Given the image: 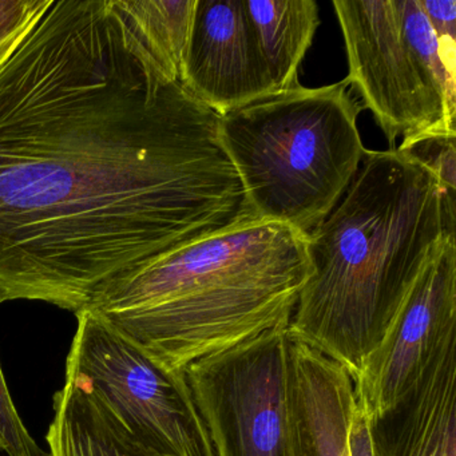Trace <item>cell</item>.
I'll return each mask as SVG.
<instances>
[{
  "mask_svg": "<svg viewBox=\"0 0 456 456\" xmlns=\"http://www.w3.org/2000/svg\"><path fill=\"white\" fill-rule=\"evenodd\" d=\"M248 218L220 116L159 73L109 0H54L0 69V289L78 314Z\"/></svg>",
  "mask_w": 456,
  "mask_h": 456,
  "instance_id": "obj_1",
  "label": "cell"
},
{
  "mask_svg": "<svg viewBox=\"0 0 456 456\" xmlns=\"http://www.w3.org/2000/svg\"><path fill=\"white\" fill-rule=\"evenodd\" d=\"M447 234H455V197L435 173L411 151H368L308 236L312 274L288 332L354 379Z\"/></svg>",
  "mask_w": 456,
  "mask_h": 456,
  "instance_id": "obj_2",
  "label": "cell"
},
{
  "mask_svg": "<svg viewBox=\"0 0 456 456\" xmlns=\"http://www.w3.org/2000/svg\"><path fill=\"white\" fill-rule=\"evenodd\" d=\"M312 274L308 236L248 218L106 285L84 309L162 367L191 362L289 327Z\"/></svg>",
  "mask_w": 456,
  "mask_h": 456,
  "instance_id": "obj_3",
  "label": "cell"
},
{
  "mask_svg": "<svg viewBox=\"0 0 456 456\" xmlns=\"http://www.w3.org/2000/svg\"><path fill=\"white\" fill-rule=\"evenodd\" d=\"M348 87L298 84L220 116L250 217L309 236L335 209L368 153Z\"/></svg>",
  "mask_w": 456,
  "mask_h": 456,
  "instance_id": "obj_4",
  "label": "cell"
},
{
  "mask_svg": "<svg viewBox=\"0 0 456 456\" xmlns=\"http://www.w3.org/2000/svg\"><path fill=\"white\" fill-rule=\"evenodd\" d=\"M344 81L372 111L389 149L456 138V45L437 38L419 0H335Z\"/></svg>",
  "mask_w": 456,
  "mask_h": 456,
  "instance_id": "obj_5",
  "label": "cell"
},
{
  "mask_svg": "<svg viewBox=\"0 0 456 456\" xmlns=\"http://www.w3.org/2000/svg\"><path fill=\"white\" fill-rule=\"evenodd\" d=\"M66 381L162 456H215L185 372L167 370L140 346L82 309Z\"/></svg>",
  "mask_w": 456,
  "mask_h": 456,
  "instance_id": "obj_6",
  "label": "cell"
},
{
  "mask_svg": "<svg viewBox=\"0 0 456 456\" xmlns=\"http://www.w3.org/2000/svg\"><path fill=\"white\" fill-rule=\"evenodd\" d=\"M288 327L185 370L215 456H295L288 407Z\"/></svg>",
  "mask_w": 456,
  "mask_h": 456,
  "instance_id": "obj_7",
  "label": "cell"
},
{
  "mask_svg": "<svg viewBox=\"0 0 456 456\" xmlns=\"http://www.w3.org/2000/svg\"><path fill=\"white\" fill-rule=\"evenodd\" d=\"M453 338L456 241L455 234H447L413 282L383 340L352 379L365 418L394 407Z\"/></svg>",
  "mask_w": 456,
  "mask_h": 456,
  "instance_id": "obj_8",
  "label": "cell"
},
{
  "mask_svg": "<svg viewBox=\"0 0 456 456\" xmlns=\"http://www.w3.org/2000/svg\"><path fill=\"white\" fill-rule=\"evenodd\" d=\"M180 82L218 116L277 93L245 0H197Z\"/></svg>",
  "mask_w": 456,
  "mask_h": 456,
  "instance_id": "obj_9",
  "label": "cell"
},
{
  "mask_svg": "<svg viewBox=\"0 0 456 456\" xmlns=\"http://www.w3.org/2000/svg\"><path fill=\"white\" fill-rule=\"evenodd\" d=\"M288 407L295 456H351L354 381L333 360L288 332Z\"/></svg>",
  "mask_w": 456,
  "mask_h": 456,
  "instance_id": "obj_10",
  "label": "cell"
},
{
  "mask_svg": "<svg viewBox=\"0 0 456 456\" xmlns=\"http://www.w3.org/2000/svg\"><path fill=\"white\" fill-rule=\"evenodd\" d=\"M368 424L373 456H456V338L394 407Z\"/></svg>",
  "mask_w": 456,
  "mask_h": 456,
  "instance_id": "obj_11",
  "label": "cell"
},
{
  "mask_svg": "<svg viewBox=\"0 0 456 456\" xmlns=\"http://www.w3.org/2000/svg\"><path fill=\"white\" fill-rule=\"evenodd\" d=\"M54 411L47 456H162L137 442L70 381L55 395Z\"/></svg>",
  "mask_w": 456,
  "mask_h": 456,
  "instance_id": "obj_12",
  "label": "cell"
},
{
  "mask_svg": "<svg viewBox=\"0 0 456 456\" xmlns=\"http://www.w3.org/2000/svg\"><path fill=\"white\" fill-rule=\"evenodd\" d=\"M277 92L298 85V69L320 25L314 0H245Z\"/></svg>",
  "mask_w": 456,
  "mask_h": 456,
  "instance_id": "obj_13",
  "label": "cell"
},
{
  "mask_svg": "<svg viewBox=\"0 0 456 456\" xmlns=\"http://www.w3.org/2000/svg\"><path fill=\"white\" fill-rule=\"evenodd\" d=\"M197 0H109L111 12L159 73L180 82ZM181 84V82H180Z\"/></svg>",
  "mask_w": 456,
  "mask_h": 456,
  "instance_id": "obj_14",
  "label": "cell"
},
{
  "mask_svg": "<svg viewBox=\"0 0 456 456\" xmlns=\"http://www.w3.org/2000/svg\"><path fill=\"white\" fill-rule=\"evenodd\" d=\"M54 0H0V69L20 49Z\"/></svg>",
  "mask_w": 456,
  "mask_h": 456,
  "instance_id": "obj_15",
  "label": "cell"
},
{
  "mask_svg": "<svg viewBox=\"0 0 456 456\" xmlns=\"http://www.w3.org/2000/svg\"><path fill=\"white\" fill-rule=\"evenodd\" d=\"M9 300L7 293L0 289V304ZM0 451L7 456H47V453L31 436L18 413L10 395L2 365H0Z\"/></svg>",
  "mask_w": 456,
  "mask_h": 456,
  "instance_id": "obj_16",
  "label": "cell"
},
{
  "mask_svg": "<svg viewBox=\"0 0 456 456\" xmlns=\"http://www.w3.org/2000/svg\"><path fill=\"white\" fill-rule=\"evenodd\" d=\"M429 25L440 41L456 45L455 0H419Z\"/></svg>",
  "mask_w": 456,
  "mask_h": 456,
  "instance_id": "obj_17",
  "label": "cell"
},
{
  "mask_svg": "<svg viewBox=\"0 0 456 456\" xmlns=\"http://www.w3.org/2000/svg\"><path fill=\"white\" fill-rule=\"evenodd\" d=\"M348 445L351 456H373L370 424L359 405L354 408L349 424Z\"/></svg>",
  "mask_w": 456,
  "mask_h": 456,
  "instance_id": "obj_18",
  "label": "cell"
}]
</instances>
